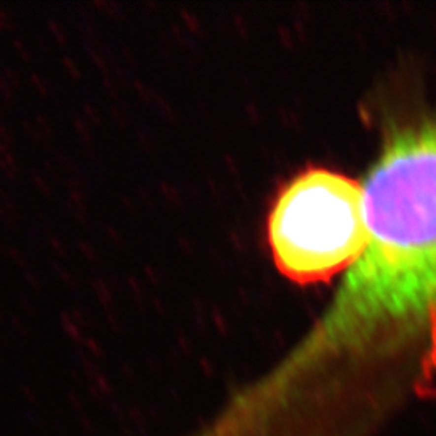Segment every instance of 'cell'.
Returning <instances> with one entry per match:
<instances>
[{"label": "cell", "instance_id": "obj_1", "mask_svg": "<svg viewBox=\"0 0 436 436\" xmlns=\"http://www.w3.org/2000/svg\"><path fill=\"white\" fill-rule=\"evenodd\" d=\"M362 189V254L268 373L388 427L410 404H436V110L393 128Z\"/></svg>", "mask_w": 436, "mask_h": 436}, {"label": "cell", "instance_id": "obj_2", "mask_svg": "<svg viewBox=\"0 0 436 436\" xmlns=\"http://www.w3.org/2000/svg\"><path fill=\"white\" fill-rule=\"evenodd\" d=\"M268 239L278 268L296 281L347 270L367 242L362 184L328 170L302 173L278 197Z\"/></svg>", "mask_w": 436, "mask_h": 436}]
</instances>
